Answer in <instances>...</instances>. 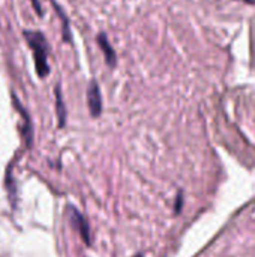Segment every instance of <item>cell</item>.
Masks as SVG:
<instances>
[{"instance_id":"6da1fadb","label":"cell","mask_w":255,"mask_h":257,"mask_svg":"<svg viewBox=\"0 0 255 257\" xmlns=\"http://www.w3.org/2000/svg\"><path fill=\"white\" fill-rule=\"evenodd\" d=\"M24 39L27 41L29 47L32 48L33 59H35V68L36 74L41 78H45L50 72V65H48V42L44 38L41 32H33V30H24Z\"/></svg>"},{"instance_id":"7a4b0ae2","label":"cell","mask_w":255,"mask_h":257,"mask_svg":"<svg viewBox=\"0 0 255 257\" xmlns=\"http://www.w3.org/2000/svg\"><path fill=\"white\" fill-rule=\"evenodd\" d=\"M87 105L93 117H98L102 111V95L96 81H90L87 87Z\"/></svg>"},{"instance_id":"3957f363","label":"cell","mask_w":255,"mask_h":257,"mask_svg":"<svg viewBox=\"0 0 255 257\" xmlns=\"http://www.w3.org/2000/svg\"><path fill=\"white\" fill-rule=\"evenodd\" d=\"M71 223H72V227H75V230L81 235L83 241L86 244H90V229H89V224H87L86 218L77 209H71Z\"/></svg>"},{"instance_id":"277c9868","label":"cell","mask_w":255,"mask_h":257,"mask_svg":"<svg viewBox=\"0 0 255 257\" xmlns=\"http://www.w3.org/2000/svg\"><path fill=\"white\" fill-rule=\"evenodd\" d=\"M96 41H98V44H99V47H101L104 56H105L107 65H108V66H114V65H116V59H117V57H116V51H114V48L111 47L110 41L107 39L105 33H99L98 38H96Z\"/></svg>"},{"instance_id":"5b68a950","label":"cell","mask_w":255,"mask_h":257,"mask_svg":"<svg viewBox=\"0 0 255 257\" xmlns=\"http://www.w3.org/2000/svg\"><path fill=\"white\" fill-rule=\"evenodd\" d=\"M56 107H57V117H59V126H65V120H66V110H65V104H63V98L60 93V87H56Z\"/></svg>"},{"instance_id":"8992f818","label":"cell","mask_w":255,"mask_h":257,"mask_svg":"<svg viewBox=\"0 0 255 257\" xmlns=\"http://www.w3.org/2000/svg\"><path fill=\"white\" fill-rule=\"evenodd\" d=\"M56 6V9H57V12H59V15L63 18V38H65V41H71V38H69V27H68V20H66V17H65V14H63V11L57 6V5H54Z\"/></svg>"},{"instance_id":"52a82bcc","label":"cell","mask_w":255,"mask_h":257,"mask_svg":"<svg viewBox=\"0 0 255 257\" xmlns=\"http://www.w3.org/2000/svg\"><path fill=\"white\" fill-rule=\"evenodd\" d=\"M32 5H33V8H35V11H36V14H39V15H42V9H41V6H39V2L38 0H32Z\"/></svg>"},{"instance_id":"ba28073f","label":"cell","mask_w":255,"mask_h":257,"mask_svg":"<svg viewBox=\"0 0 255 257\" xmlns=\"http://www.w3.org/2000/svg\"><path fill=\"white\" fill-rule=\"evenodd\" d=\"M245 2H249V3H255V0H245Z\"/></svg>"},{"instance_id":"9c48e42d","label":"cell","mask_w":255,"mask_h":257,"mask_svg":"<svg viewBox=\"0 0 255 257\" xmlns=\"http://www.w3.org/2000/svg\"><path fill=\"white\" fill-rule=\"evenodd\" d=\"M137 257H141V256H137Z\"/></svg>"}]
</instances>
